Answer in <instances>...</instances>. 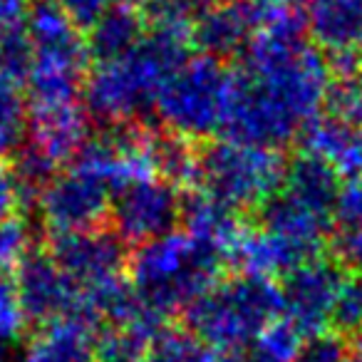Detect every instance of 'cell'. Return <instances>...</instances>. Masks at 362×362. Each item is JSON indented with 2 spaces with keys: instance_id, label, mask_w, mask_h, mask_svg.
<instances>
[{
  "instance_id": "cell-8",
  "label": "cell",
  "mask_w": 362,
  "mask_h": 362,
  "mask_svg": "<svg viewBox=\"0 0 362 362\" xmlns=\"http://www.w3.org/2000/svg\"><path fill=\"white\" fill-rule=\"evenodd\" d=\"M105 209V192L90 179H65L50 187L45 199V211L55 226L92 221Z\"/></svg>"
},
{
  "instance_id": "cell-6",
  "label": "cell",
  "mask_w": 362,
  "mask_h": 362,
  "mask_svg": "<svg viewBox=\"0 0 362 362\" xmlns=\"http://www.w3.org/2000/svg\"><path fill=\"white\" fill-rule=\"evenodd\" d=\"M92 327L77 317H62L40 327L21 362H92Z\"/></svg>"
},
{
  "instance_id": "cell-12",
  "label": "cell",
  "mask_w": 362,
  "mask_h": 362,
  "mask_svg": "<svg viewBox=\"0 0 362 362\" xmlns=\"http://www.w3.org/2000/svg\"><path fill=\"white\" fill-rule=\"evenodd\" d=\"M141 362H216V355L189 330L164 327L154 337Z\"/></svg>"
},
{
  "instance_id": "cell-5",
  "label": "cell",
  "mask_w": 362,
  "mask_h": 362,
  "mask_svg": "<svg viewBox=\"0 0 362 362\" xmlns=\"http://www.w3.org/2000/svg\"><path fill=\"white\" fill-rule=\"evenodd\" d=\"M268 166L261 151L241 146L214 149L206 159L209 189L221 202H251L266 189L271 174Z\"/></svg>"
},
{
  "instance_id": "cell-17",
  "label": "cell",
  "mask_w": 362,
  "mask_h": 362,
  "mask_svg": "<svg viewBox=\"0 0 362 362\" xmlns=\"http://www.w3.org/2000/svg\"><path fill=\"white\" fill-rule=\"evenodd\" d=\"M347 355H350V347L345 337L332 330H322L310 335L305 345H300L293 362H345Z\"/></svg>"
},
{
  "instance_id": "cell-1",
  "label": "cell",
  "mask_w": 362,
  "mask_h": 362,
  "mask_svg": "<svg viewBox=\"0 0 362 362\" xmlns=\"http://www.w3.org/2000/svg\"><path fill=\"white\" fill-rule=\"evenodd\" d=\"M281 296L261 278H238L199 296L187 310V330L218 352H241L278 320Z\"/></svg>"
},
{
  "instance_id": "cell-2",
  "label": "cell",
  "mask_w": 362,
  "mask_h": 362,
  "mask_svg": "<svg viewBox=\"0 0 362 362\" xmlns=\"http://www.w3.org/2000/svg\"><path fill=\"white\" fill-rule=\"evenodd\" d=\"M228 95L231 92L216 65H197L171 80L166 112L181 129L206 132L228 112Z\"/></svg>"
},
{
  "instance_id": "cell-4",
  "label": "cell",
  "mask_w": 362,
  "mask_h": 362,
  "mask_svg": "<svg viewBox=\"0 0 362 362\" xmlns=\"http://www.w3.org/2000/svg\"><path fill=\"white\" fill-rule=\"evenodd\" d=\"M340 291V278L335 268L310 263V266H296L288 276L283 300L291 313V320L303 330L322 332V325L330 320L332 303Z\"/></svg>"
},
{
  "instance_id": "cell-22",
  "label": "cell",
  "mask_w": 362,
  "mask_h": 362,
  "mask_svg": "<svg viewBox=\"0 0 362 362\" xmlns=\"http://www.w3.org/2000/svg\"><path fill=\"white\" fill-rule=\"evenodd\" d=\"M216 362H243V355L241 352H221L216 355Z\"/></svg>"
},
{
  "instance_id": "cell-19",
  "label": "cell",
  "mask_w": 362,
  "mask_h": 362,
  "mask_svg": "<svg viewBox=\"0 0 362 362\" xmlns=\"http://www.w3.org/2000/svg\"><path fill=\"white\" fill-rule=\"evenodd\" d=\"M60 6H62V11L70 13L75 21L92 23L102 16L107 0H60Z\"/></svg>"
},
{
  "instance_id": "cell-9",
  "label": "cell",
  "mask_w": 362,
  "mask_h": 362,
  "mask_svg": "<svg viewBox=\"0 0 362 362\" xmlns=\"http://www.w3.org/2000/svg\"><path fill=\"white\" fill-rule=\"evenodd\" d=\"M171 194L159 187H136L124 197L119 206V218L124 228L134 236H154L171 221Z\"/></svg>"
},
{
  "instance_id": "cell-10",
  "label": "cell",
  "mask_w": 362,
  "mask_h": 362,
  "mask_svg": "<svg viewBox=\"0 0 362 362\" xmlns=\"http://www.w3.org/2000/svg\"><path fill=\"white\" fill-rule=\"evenodd\" d=\"M313 25L332 45L355 40L362 33V0H313Z\"/></svg>"
},
{
  "instance_id": "cell-21",
  "label": "cell",
  "mask_w": 362,
  "mask_h": 362,
  "mask_svg": "<svg viewBox=\"0 0 362 362\" xmlns=\"http://www.w3.org/2000/svg\"><path fill=\"white\" fill-rule=\"evenodd\" d=\"M345 258L352 263V266L362 271V231L352 236V246L345 248Z\"/></svg>"
},
{
  "instance_id": "cell-7",
  "label": "cell",
  "mask_w": 362,
  "mask_h": 362,
  "mask_svg": "<svg viewBox=\"0 0 362 362\" xmlns=\"http://www.w3.org/2000/svg\"><path fill=\"white\" fill-rule=\"evenodd\" d=\"M55 258L60 268L70 276L85 278L92 283L110 281L115 268L119 266V248L112 246L107 238H85L75 236L72 246L60 241L55 246Z\"/></svg>"
},
{
  "instance_id": "cell-15",
  "label": "cell",
  "mask_w": 362,
  "mask_h": 362,
  "mask_svg": "<svg viewBox=\"0 0 362 362\" xmlns=\"http://www.w3.org/2000/svg\"><path fill=\"white\" fill-rule=\"evenodd\" d=\"M246 23L248 13H238L236 8L214 13L206 21V28H202V42L211 50H231L246 35Z\"/></svg>"
},
{
  "instance_id": "cell-24",
  "label": "cell",
  "mask_w": 362,
  "mask_h": 362,
  "mask_svg": "<svg viewBox=\"0 0 362 362\" xmlns=\"http://www.w3.org/2000/svg\"><path fill=\"white\" fill-rule=\"evenodd\" d=\"M345 362H362V357L357 355V352H350V355L345 357Z\"/></svg>"
},
{
  "instance_id": "cell-25",
  "label": "cell",
  "mask_w": 362,
  "mask_h": 362,
  "mask_svg": "<svg viewBox=\"0 0 362 362\" xmlns=\"http://www.w3.org/2000/svg\"><path fill=\"white\" fill-rule=\"evenodd\" d=\"M0 362H3V360H0Z\"/></svg>"
},
{
  "instance_id": "cell-20",
  "label": "cell",
  "mask_w": 362,
  "mask_h": 362,
  "mask_svg": "<svg viewBox=\"0 0 362 362\" xmlns=\"http://www.w3.org/2000/svg\"><path fill=\"white\" fill-rule=\"evenodd\" d=\"M18 187H16V179H13L11 171L0 169V221H6L11 216L13 206L18 202Z\"/></svg>"
},
{
  "instance_id": "cell-11",
  "label": "cell",
  "mask_w": 362,
  "mask_h": 362,
  "mask_svg": "<svg viewBox=\"0 0 362 362\" xmlns=\"http://www.w3.org/2000/svg\"><path fill=\"white\" fill-rule=\"evenodd\" d=\"M35 65V50L28 35V28L0 25V87L18 90L25 82Z\"/></svg>"
},
{
  "instance_id": "cell-3",
  "label": "cell",
  "mask_w": 362,
  "mask_h": 362,
  "mask_svg": "<svg viewBox=\"0 0 362 362\" xmlns=\"http://www.w3.org/2000/svg\"><path fill=\"white\" fill-rule=\"evenodd\" d=\"M16 293L25 322L45 327L62 317H70L77 298L67 288V278L45 256H30L21 263Z\"/></svg>"
},
{
  "instance_id": "cell-23",
  "label": "cell",
  "mask_w": 362,
  "mask_h": 362,
  "mask_svg": "<svg viewBox=\"0 0 362 362\" xmlns=\"http://www.w3.org/2000/svg\"><path fill=\"white\" fill-rule=\"evenodd\" d=\"M355 352H357V355L362 357V330H360V332H357V335H355Z\"/></svg>"
},
{
  "instance_id": "cell-13",
  "label": "cell",
  "mask_w": 362,
  "mask_h": 362,
  "mask_svg": "<svg viewBox=\"0 0 362 362\" xmlns=\"http://www.w3.org/2000/svg\"><path fill=\"white\" fill-rule=\"evenodd\" d=\"M139 23L132 13L127 11H112L110 16H102L95 25V40L92 50L97 57H119L122 52L136 42Z\"/></svg>"
},
{
  "instance_id": "cell-14",
  "label": "cell",
  "mask_w": 362,
  "mask_h": 362,
  "mask_svg": "<svg viewBox=\"0 0 362 362\" xmlns=\"http://www.w3.org/2000/svg\"><path fill=\"white\" fill-rule=\"evenodd\" d=\"M330 327L342 337L362 330V276L352 278L350 283H340L330 310Z\"/></svg>"
},
{
  "instance_id": "cell-16",
  "label": "cell",
  "mask_w": 362,
  "mask_h": 362,
  "mask_svg": "<svg viewBox=\"0 0 362 362\" xmlns=\"http://www.w3.org/2000/svg\"><path fill=\"white\" fill-rule=\"evenodd\" d=\"M25 132V105L13 87H0V159L18 149Z\"/></svg>"
},
{
  "instance_id": "cell-18",
  "label": "cell",
  "mask_w": 362,
  "mask_h": 362,
  "mask_svg": "<svg viewBox=\"0 0 362 362\" xmlns=\"http://www.w3.org/2000/svg\"><path fill=\"white\" fill-rule=\"evenodd\" d=\"M23 327H25V315L18 303L16 286L0 276V345L18 340Z\"/></svg>"
}]
</instances>
